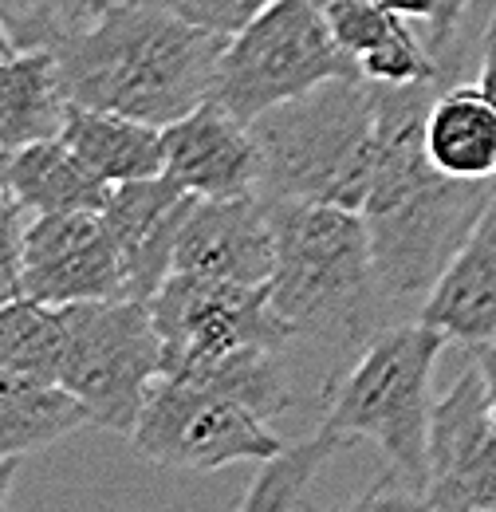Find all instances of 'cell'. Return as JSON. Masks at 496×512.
<instances>
[{
	"instance_id": "obj_13",
	"label": "cell",
	"mask_w": 496,
	"mask_h": 512,
	"mask_svg": "<svg viewBox=\"0 0 496 512\" xmlns=\"http://www.w3.org/2000/svg\"><path fill=\"white\" fill-rule=\"evenodd\" d=\"M174 272L248 288L268 284L276 272V229L268 201L260 193L225 201L197 197L178 241Z\"/></svg>"
},
{
	"instance_id": "obj_23",
	"label": "cell",
	"mask_w": 496,
	"mask_h": 512,
	"mask_svg": "<svg viewBox=\"0 0 496 512\" xmlns=\"http://www.w3.org/2000/svg\"><path fill=\"white\" fill-rule=\"evenodd\" d=\"M103 12H107L103 0H0V16L20 52L28 48L60 52Z\"/></svg>"
},
{
	"instance_id": "obj_35",
	"label": "cell",
	"mask_w": 496,
	"mask_h": 512,
	"mask_svg": "<svg viewBox=\"0 0 496 512\" xmlns=\"http://www.w3.org/2000/svg\"><path fill=\"white\" fill-rule=\"evenodd\" d=\"M493 512H496V509H493Z\"/></svg>"
},
{
	"instance_id": "obj_27",
	"label": "cell",
	"mask_w": 496,
	"mask_h": 512,
	"mask_svg": "<svg viewBox=\"0 0 496 512\" xmlns=\"http://www.w3.org/2000/svg\"><path fill=\"white\" fill-rule=\"evenodd\" d=\"M300 512H319V509L300 505ZM327 512H437V509L430 505V497H426L418 485H410L402 473H394V469L386 465L359 501H351V505H343V509H327Z\"/></svg>"
},
{
	"instance_id": "obj_24",
	"label": "cell",
	"mask_w": 496,
	"mask_h": 512,
	"mask_svg": "<svg viewBox=\"0 0 496 512\" xmlns=\"http://www.w3.org/2000/svg\"><path fill=\"white\" fill-rule=\"evenodd\" d=\"M323 16H327L335 44L351 56L355 67L406 24V16H398L382 0H331V4H323Z\"/></svg>"
},
{
	"instance_id": "obj_15",
	"label": "cell",
	"mask_w": 496,
	"mask_h": 512,
	"mask_svg": "<svg viewBox=\"0 0 496 512\" xmlns=\"http://www.w3.org/2000/svg\"><path fill=\"white\" fill-rule=\"evenodd\" d=\"M418 320L434 323L469 351L496 343V186L469 241L437 280Z\"/></svg>"
},
{
	"instance_id": "obj_20",
	"label": "cell",
	"mask_w": 496,
	"mask_h": 512,
	"mask_svg": "<svg viewBox=\"0 0 496 512\" xmlns=\"http://www.w3.org/2000/svg\"><path fill=\"white\" fill-rule=\"evenodd\" d=\"M83 426L91 414L71 390L0 375V461L40 453Z\"/></svg>"
},
{
	"instance_id": "obj_4",
	"label": "cell",
	"mask_w": 496,
	"mask_h": 512,
	"mask_svg": "<svg viewBox=\"0 0 496 512\" xmlns=\"http://www.w3.org/2000/svg\"><path fill=\"white\" fill-rule=\"evenodd\" d=\"M264 197L363 209L378 158V99L363 75H339L252 119Z\"/></svg>"
},
{
	"instance_id": "obj_2",
	"label": "cell",
	"mask_w": 496,
	"mask_h": 512,
	"mask_svg": "<svg viewBox=\"0 0 496 512\" xmlns=\"http://www.w3.org/2000/svg\"><path fill=\"white\" fill-rule=\"evenodd\" d=\"M225 40L189 24L166 0H126L63 44L67 99L170 127L213 99Z\"/></svg>"
},
{
	"instance_id": "obj_33",
	"label": "cell",
	"mask_w": 496,
	"mask_h": 512,
	"mask_svg": "<svg viewBox=\"0 0 496 512\" xmlns=\"http://www.w3.org/2000/svg\"><path fill=\"white\" fill-rule=\"evenodd\" d=\"M20 48H16V40H12V32H8V24H4V16H0V64L4 60H12Z\"/></svg>"
},
{
	"instance_id": "obj_14",
	"label": "cell",
	"mask_w": 496,
	"mask_h": 512,
	"mask_svg": "<svg viewBox=\"0 0 496 512\" xmlns=\"http://www.w3.org/2000/svg\"><path fill=\"white\" fill-rule=\"evenodd\" d=\"M193 205L197 197L186 186H178L170 174L123 182L111 190L103 217L123 253L126 292L134 300H150L174 276L178 241Z\"/></svg>"
},
{
	"instance_id": "obj_3",
	"label": "cell",
	"mask_w": 496,
	"mask_h": 512,
	"mask_svg": "<svg viewBox=\"0 0 496 512\" xmlns=\"http://www.w3.org/2000/svg\"><path fill=\"white\" fill-rule=\"evenodd\" d=\"M264 201L276 229V272L268 280L272 308L296 343L359 355L386 323H394L374 272L363 213L327 201Z\"/></svg>"
},
{
	"instance_id": "obj_16",
	"label": "cell",
	"mask_w": 496,
	"mask_h": 512,
	"mask_svg": "<svg viewBox=\"0 0 496 512\" xmlns=\"http://www.w3.org/2000/svg\"><path fill=\"white\" fill-rule=\"evenodd\" d=\"M60 138L99 178H107L111 186L166 174L162 127L142 123V119H130V115H119V111L71 103Z\"/></svg>"
},
{
	"instance_id": "obj_32",
	"label": "cell",
	"mask_w": 496,
	"mask_h": 512,
	"mask_svg": "<svg viewBox=\"0 0 496 512\" xmlns=\"http://www.w3.org/2000/svg\"><path fill=\"white\" fill-rule=\"evenodd\" d=\"M16 296H20V288H16V276H12V272L0 264V308H4L8 300H16Z\"/></svg>"
},
{
	"instance_id": "obj_8",
	"label": "cell",
	"mask_w": 496,
	"mask_h": 512,
	"mask_svg": "<svg viewBox=\"0 0 496 512\" xmlns=\"http://www.w3.org/2000/svg\"><path fill=\"white\" fill-rule=\"evenodd\" d=\"M284 446L268 418L252 414L245 402L170 375L150 386L130 430V449L142 461L182 473H213L241 461L264 465Z\"/></svg>"
},
{
	"instance_id": "obj_10",
	"label": "cell",
	"mask_w": 496,
	"mask_h": 512,
	"mask_svg": "<svg viewBox=\"0 0 496 512\" xmlns=\"http://www.w3.org/2000/svg\"><path fill=\"white\" fill-rule=\"evenodd\" d=\"M16 288L40 304L126 300L123 253L103 213H40L24 229Z\"/></svg>"
},
{
	"instance_id": "obj_5",
	"label": "cell",
	"mask_w": 496,
	"mask_h": 512,
	"mask_svg": "<svg viewBox=\"0 0 496 512\" xmlns=\"http://www.w3.org/2000/svg\"><path fill=\"white\" fill-rule=\"evenodd\" d=\"M449 335L426 320L386 323L355 363L323 390V422L343 442L367 438L394 473L426 493L430 422H434V363Z\"/></svg>"
},
{
	"instance_id": "obj_1",
	"label": "cell",
	"mask_w": 496,
	"mask_h": 512,
	"mask_svg": "<svg viewBox=\"0 0 496 512\" xmlns=\"http://www.w3.org/2000/svg\"><path fill=\"white\" fill-rule=\"evenodd\" d=\"M445 83L378 87V158L363 221L371 233L374 272L390 316L414 320L437 280L481 221L493 182L441 174L426 150V115Z\"/></svg>"
},
{
	"instance_id": "obj_25",
	"label": "cell",
	"mask_w": 496,
	"mask_h": 512,
	"mask_svg": "<svg viewBox=\"0 0 496 512\" xmlns=\"http://www.w3.org/2000/svg\"><path fill=\"white\" fill-rule=\"evenodd\" d=\"M178 16H186L189 24L221 36V40H233L241 28H248L264 8H272L276 0H166Z\"/></svg>"
},
{
	"instance_id": "obj_17",
	"label": "cell",
	"mask_w": 496,
	"mask_h": 512,
	"mask_svg": "<svg viewBox=\"0 0 496 512\" xmlns=\"http://www.w3.org/2000/svg\"><path fill=\"white\" fill-rule=\"evenodd\" d=\"M426 150L449 178H496V103L477 83H445L426 115Z\"/></svg>"
},
{
	"instance_id": "obj_22",
	"label": "cell",
	"mask_w": 496,
	"mask_h": 512,
	"mask_svg": "<svg viewBox=\"0 0 496 512\" xmlns=\"http://www.w3.org/2000/svg\"><path fill=\"white\" fill-rule=\"evenodd\" d=\"M347 446L339 434H331L327 426H319L315 434L284 446L272 461L260 465L256 481L248 485L245 501L237 512H296L304 493H308L311 477Z\"/></svg>"
},
{
	"instance_id": "obj_11",
	"label": "cell",
	"mask_w": 496,
	"mask_h": 512,
	"mask_svg": "<svg viewBox=\"0 0 496 512\" xmlns=\"http://www.w3.org/2000/svg\"><path fill=\"white\" fill-rule=\"evenodd\" d=\"M426 497L437 512L496 509V418L477 359L434 402Z\"/></svg>"
},
{
	"instance_id": "obj_7",
	"label": "cell",
	"mask_w": 496,
	"mask_h": 512,
	"mask_svg": "<svg viewBox=\"0 0 496 512\" xmlns=\"http://www.w3.org/2000/svg\"><path fill=\"white\" fill-rule=\"evenodd\" d=\"M339 75H359V67L335 44L323 4L276 0L233 40H225L213 99L241 123H252Z\"/></svg>"
},
{
	"instance_id": "obj_31",
	"label": "cell",
	"mask_w": 496,
	"mask_h": 512,
	"mask_svg": "<svg viewBox=\"0 0 496 512\" xmlns=\"http://www.w3.org/2000/svg\"><path fill=\"white\" fill-rule=\"evenodd\" d=\"M20 461H24V457L0 461V512H8V497H12V481H16V473H20Z\"/></svg>"
},
{
	"instance_id": "obj_30",
	"label": "cell",
	"mask_w": 496,
	"mask_h": 512,
	"mask_svg": "<svg viewBox=\"0 0 496 512\" xmlns=\"http://www.w3.org/2000/svg\"><path fill=\"white\" fill-rule=\"evenodd\" d=\"M481 371H485V386H489V402H493V418H496V343H485L473 351Z\"/></svg>"
},
{
	"instance_id": "obj_6",
	"label": "cell",
	"mask_w": 496,
	"mask_h": 512,
	"mask_svg": "<svg viewBox=\"0 0 496 512\" xmlns=\"http://www.w3.org/2000/svg\"><path fill=\"white\" fill-rule=\"evenodd\" d=\"M162 379V335L150 300H91L63 304L60 386L71 390L91 426L134 430L150 386Z\"/></svg>"
},
{
	"instance_id": "obj_29",
	"label": "cell",
	"mask_w": 496,
	"mask_h": 512,
	"mask_svg": "<svg viewBox=\"0 0 496 512\" xmlns=\"http://www.w3.org/2000/svg\"><path fill=\"white\" fill-rule=\"evenodd\" d=\"M473 83L496 103V12L489 16V24L481 32V64H477V79Z\"/></svg>"
},
{
	"instance_id": "obj_18",
	"label": "cell",
	"mask_w": 496,
	"mask_h": 512,
	"mask_svg": "<svg viewBox=\"0 0 496 512\" xmlns=\"http://www.w3.org/2000/svg\"><path fill=\"white\" fill-rule=\"evenodd\" d=\"M67 107L56 52L28 48L0 64V150L16 154L40 138H60Z\"/></svg>"
},
{
	"instance_id": "obj_21",
	"label": "cell",
	"mask_w": 496,
	"mask_h": 512,
	"mask_svg": "<svg viewBox=\"0 0 496 512\" xmlns=\"http://www.w3.org/2000/svg\"><path fill=\"white\" fill-rule=\"evenodd\" d=\"M63 308L16 296L0 308V375L60 386Z\"/></svg>"
},
{
	"instance_id": "obj_28",
	"label": "cell",
	"mask_w": 496,
	"mask_h": 512,
	"mask_svg": "<svg viewBox=\"0 0 496 512\" xmlns=\"http://www.w3.org/2000/svg\"><path fill=\"white\" fill-rule=\"evenodd\" d=\"M24 201L12 182V154L0 150V264L16 276L20 272V245H24Z\"/></svg>"
},
{
	"instance_id": "obj_26",
	"label": "cell",
	"mask_w": 496,
	"mask_h": 512,
	"mask_svg": "<svg viewBox=\"0 0 496 512\" xmlns=\"http://www.w3.org/2000/svg\"><path fill=\"white\" fill-rule=\"evenodd\" d=\"M382 4H390L398 16L418 24L426 32L430 52L445 64V56L453 52V36H457V24H461L469 0H382Z\"/></svg>"
},
{
	"instance_id": "obj_34",
	"label": "cell",
	"mask_w": 496,
	"mask_h": 512,
	"mask_svg": "<svg viewBox=\"0 0 496 512\" xmlns=\"http://www.w3.org/2000/svg\"><path fill=\"white\" fill-rule=\"evenodd\" d=\"M319 4H331V0H319Z\"/></svg>"
},
{
	"instance_id": "obj_9",
	"label": "cell",
	"mask_w": 496,
	"mask_h": 512,
	"mask_svg": "<svg viewBox=\"0 0 496 512\" xmlns=\"http://www.w3.org/2000/svg\"><path fill=\"white\" fill-rule=\"evenodd\" d=\"M150 308L162 335V375L170 379L193 383L248 347H296V335L272 308L268 284L248 288L174 272L150 296Z\"/></svg>"
},
{
	"instance_id": "obj_19",
	"label": "cell",
	"mask_w": 496,
	"mask_h": 512,
	"mask_svg": "<svg viewBox=\"0 0 496 512\" xmlns=\"http://www.w3.org/2000/svg\"><path fill=\"white\" fill-rule=\"evenodd\" d=\"M12 182L32 217L40 213H103L111 182L99 178L63 138H40L12 154Z\"/></svg>"
},
{
	"instance_id": "obj_12",
	"label": "cell",
	"mask_w": 496,
	"mask_h": 512,
	"mask_svg": "<svg viewBox=\"0 0 496 512\" xmlns=\"http://www.w3.org/2000/svg\"><path fill=\"white\" fill-rule=\"evenodd\" d=\"M166 174L193 197H252L260 193L264 158L252 123H241L217 99H205L178 123L162 127Z\"/></svg>"
}]
</instances>
